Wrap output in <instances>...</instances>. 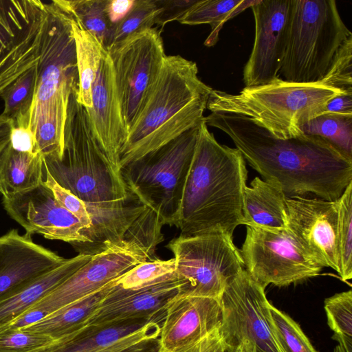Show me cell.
<instances>
[{
	"mask_svg": "<svg viewBox=\"0 0 352 352\" xmlns=\"http://www.w3.org/2000/svg\"><path fill=\"white\" fill-rule=\"evenodd\" d=\"M159 12L156 0H135L128 14L113 25L106 50L138 32L152 28Z\"/></svg>",
	"mask_w": 352,
	"mask_h": 352,
	"instance_id": "d6a6232c",
	"label": "cell"
},
{
	"mask_svg": "<svg viewBox=\"0 0 352 352\" xmlns=\"http://www.w3.org/2000/svg\"><path fill=\"white\" fill-rule=\"evenodd\" d=\"M241 352H247V351H245V350H243V349H242L241 348Z\"/></svg>",
	"mask_w": 352,
	"mask_h": 352,
	"instance_id": "c3c4849f",
	"label": "cell"
},
{
	"mask_svg": "<svg viewBox=\"0 0 352 352\" xmlns=\"http://www.w3.org/2000/svg\"><path fill=\"white\" fill-rule=\"evenodd\" d=\"M43 157L40 153L16 151L8 143L0 151V193L10 198L42 184Z\"/></svg>",
	"mask_w": 352,
	"mask_h": 352,
	"instance_id": "cb8c5ba5",
	"label": "cell"
},
{
	"mask_svg": "<svg viewBox=\"0 0 352 352\" xmlns=\"http://www.w3.org/2000/svg\"><path fill=\"white\" fill-rule=\"evenodd\" d=\"M304 135L318 137L352 161V116L323 113L302 125Z\"/></svg>",
	"mask_w": 352,
	"mask_h": 352,
	"instance_id": "f1b7e54d",
	"label": "cell"
},
{
	"mask_svg": "<svg viewBox=\"0 0 352 352\" xmlns=\"http://www.w3.org/2000/svg\"><path fill=\"white\" fill-rule=\"evenodd\" d=\"M270 310L274 335L281 352H318L294 319L272 305Z\"/></svg>",
	"mask_w": 352,
	"mask_h": 352,
	"instance_id": "836d02e7",
	"label": "cell"
},
{
	"mask_svg": "<svg viewBox=\"0 0 352 352\" xmlns=\"http://www.w3.org/2000/svg\"><path fill=\"white\" fill-rule=\"evenodd\" d=\"M204 122L226 133L250 166L287 197L311 193L336 201L352 182V161L318 137L276 138L248 117L229 113L211 112Z\"/></svg>",
	"mask_w": 352,
	"mask_h": 352,
	"instance_id": "7a4b0ae2",
	"label": "cell"
},
{
	"mask_svg": "<svg viewBox=\"0 0 352 352\" xmlns=\"http://www.w3.org/2000/svg\"><path fill=\"white\" fill-rule=\"evenodd\" d=\"M72 21L54 1L47 3L29 122L43 157H61L69 97L78 86Z\"/></svg>",
	"mask_w": 352,
	"mask_h": 352,
	"instance_id": "5b68a950",
	"label": "cell"
},
{
	"mask_svg": "<svg viewBox=\"0 0 352 352\" xmlns=\"http://www.w3.org/2000/svg\"><path fill=\"white\" fill-rule=\"evenodd\" d=\"M223 343L247 352H281L274 335L265 289L244 269L219 297Z\"/></svg>",
	"mask_w": 352,
	"mask_h": 352,
	"instance_id": "8fae6325",
	"label": "cell"
},
{
	"mask_svg": "<svg viewBox=\"0 0 352 352\" xmlns=\"http://www.w3.org/2000/svg\"><path fill=\"white\" fill-rule=\"evenodd\" d=\"M162 318L68 333L31 352H157Z\"/></svg>",
	"mask_w": 352,
	"mask_h": 352,
	"instance_id": "ffe728a7",
	"label": "cell"
},
{
	"mask_svg": "<svg viewBox=\"0 0 352 352\" xmlns=\"http://www.w3.org/2000/svg\"><path fill=\"white\" fill-rule=\"evenodd\" d=\"M9 143L16 151L28 153H39L36 151L34 135L29 127L12 126Z\"/></svg>",
	"mask_w": 352,
	"mask_h": 352,
	"instance_id": "ab89813d",
	"label": "cell"
},
{
	"mask_svg": "<svg viewBox=\"0 0 352 352\" xmlns=\"http://www.w3.org/2000/svg\"><path fill=\"white\" fill-rule=\"evenodd\" d=\"M212 91L198 77L196 63L180 55H166L151 94L128 132L120 170L198 126Z\"/></svg>",
	"mask_w": 352,
	"mask_h": 352,
	"instance_id": "277c9868",
	"label": "cell"
},
{
	"mask_svg": "<svg viewBox=\"0 0 352 352\" xmlns=\"http://www.w3.org/2000/svg\"><path fill=\"white\" fill-rule=\"evenodd\" d=\"M167 248L173 253L176 274L188 283V294L219 299L228 284L244 269L232 237L223 233L181 236Z\"/></svg>",
	"mask_w": 352,
	"mask_h": 352,
	"instance_id": "9c48e42d",
	"label": "cell"
},
{
	"mask_svg": "<svg viewBox=\"0 0 352 352\" xmlns=\"http://www.w3.org/2000/svg\"><path fill=\"white\" fill-rule=\"evenodd\" d=\"M77 96L78 87L69 97L61 157H43V164L60 186L85 204L91 228L88 243L78 254L93 255L122 241L146 207L128 190L102 151Z\"/></svg>",
	"mask_w": 352,
	"mask_h": 352,
	"instance_id": "6da1fadb",
	"label": "cell"
},
{
	"mask_svg": "<svg viewBox=\"0 0 352 352\" xmlns=\"http://www.w3.org/2000/svg\"><path fill=\"white\" fill-rule=\"evenodd\" d=\"M333 352H345V351L341 346L338 344L335 347Z\"/></svg>",
	"mask_w": 352,
	"mask_h": 352,
	"instance_id": "7dc6e473",
	"label": "cell"
},
{
	"mask_svg": "<svg viewBox=\"0 0 352 352\" xmlns=\"http://www.w3.org/2000/svg\"><path fill=\"white\" fill-rule=\"evenodd\" d=\"M107 52L129 132L142 111L166 56L161 31L152 28L138 32Z\"/></svg>",
	"mask_w": 352,
	"mask_h": 352,
	"instance_id": "30bf717a",
	"label": "cell"
},
{
	"mask_svg": "<svg viewBox=\"0 0 352 352\" xmlns=\"http://www.w3.org/2000/svg\"><path fill=\"white\" fill-rule=\"evenodd\" d=\"M338 205V274L344 281L352 278V182L337 199Z\"/></svg>",
	"mask_w": 352,
	"mask_h": 352,
	"instance_id": "1f68e13d",
	"label": "cell"
},
{
	"mask_svg": "<svg viewBox=\"0 0 352 352\" xmlns=\"http://www.w3.org/2000/svg\"><path fill=\"white\" fill-rule=\"evenodd\" d=\"M78 75L77 100L85 108L92 106L91 91L101 60L107 50L97 38L72 19Z\"/></svg>",
	"mask_w": 352,
	"mask_h": 352,
	"instance_id": "d4e9b609",
	"label": "cell"
},
{
	"mask_svg": "<svg viewBox=\"0 0 352 352\" xmlns=\"http://www.w3.org/2000/svg\"><path fill=\"white\" fill-rule=\"evenodd\" d=\"M245 271L263 288L288 286L318 276L322 267L299 246L287 228L247 226L240 250Z\"/></svg>",
	"mask_w": 352,
	"mask_h": 352,
	"instance_id": "7c38bea8",
	"label": "cell"
},
{
	"mask_svg": "<svg viewBox=\"0 0 352 352\" xmlns=\"http://www.w3.org/2000/svg\"><path fill=\"white\" fill-rule=\"evenodd\" d=\"M320 82L329 87L352 93V34L336 52Z\"/></svg>",
	"mask_w": 352,
	"mask_h": 352,
	"instance_id": "d590c367",
	"label": "cell"
},
{
	"mask_svg": "<svg viewBox=\"0 0 352 352\" xmlns=\"http://www.w3.org/2000/svg\"><path fill=\"white\" fill-rule=\"evenodd\" d=\"M91 100V107L86 110L94 138L113 169L121 173L120 154L127 139L128 130L107 52L101 60L93 84Z\"/></svg>",
	"mask_w": 352,
	"mask_h": 352,
	"instance_id": "d6986e66",
	"label": "cell"
},
{
	"mask_svg": "<svg viewBox=\"0 0 352 352\" xmlns=\"http://www.w3.org/2000/svg\"><path fill=\"white\" fill-rule=\"evenodd\" d=\"M342 92L320 82L297 83L278 77L265 85L245 87L238 94L212 89L206 109L247 116L275 138L285 140L302 135V125L320 115L329 100Z\"/></svg>",
	"mask_w": 352,
	"mask_h": 352,
	"instance_id": "8992f818",
	"label": "cell"
},
{
	"mask_svg": "<svg viewBox=\"0 0 352 352\" xmlns=\"http://www.w3.org/2000/svg\"><path fill=\"white\" fill-rule=\"evenodd\" d=\"M43 183L52 190L58 202L81 223L84 227L82 234L87 239L86 236L91 228V220L84 202L71 192L60 186L45 167Z\"/></svg>",
	"mask_w": 352,
	"mask_h": 352,
	"instance_id": "8d00e7d4",
	"label": "cell"
},
{
	"mask_svg": "<svg viewBox=\"0 0 352 352\" xmlns=\"http://www.w3.org/2000/svg\"><path fill=\"white\" fill-rule=\"evenodd\" d=\"M53 340L47 336L23 329L0 328V352H31Z\"/></svg>",
	"mask_w": 352,
	"mask_h": 352,
	"instance_id": "74e56055",
	"label": "cell"
},
{
	"mask_svg": "<svg viewBox=\"0 0 352 352\" xmlns=\"http://www.w3.org/2000/svg\"><path fill=\"white\" fill-rule=\"evenodd\" d=\"M117 280L71 333L85 334L111 327L162 318L168 302L188 288V281L177 275L138 289L122 288L116 283Z\"/></svg>",
	"mask_w": 352,
	"mask_h": 352,
	"instance_id": "5bb4252c",
	"label": "cell"
},
{
	"mask_svg": "<svg viewBox=\"0 0 352 352\" xmlns=\"http://www.w3.org/2000/svg\"><path fill=\"white\" fill-rule=\"evenodd\" d=\"M13 121L0 116V151L9 143Z\"/></svg>",
	"mask_w": 352,
	"mask_h": 352,
	"instance_id": "f6af8a7d",
	"label": "cell"
},
{
	"mask_svg": "<svg viewBox=\"0 0 352 352\" xmlns=\"http://www.w3.org/2000/svg\"><path fill=\"white\" fill-rule=\"evenodd\" d=\"M92 255L78 254L58 266L0 298V325L30 307L88 262Z\"/></svg>",
	"mask_w": 352,
	"mask_h": 352,
	"instance_id": "603a6c76",
	"label": "cell"
},
{
	"mask_svg": "<svg viewBox=\"0 0 352 352\" xmlns=\"http://www.w3.org/2000/svg\"><path fill=\"white\" fill-rule=\"evenodd\" d=\"M66 258L16 229L0 236V298L62 264Z\"/></svg>",
	"mask_w": 352,
	"mask_h": 352,
	"instance_id": "44dd1931",
	"label": "cell"
},
{
	"mask_svg": "<svg viewBox=\"0 0 352 352\" xmlns=\"http://www.w3.org/2000/svg\"><path fill=\"white\" fill-rule=\"evenodd\" d=\"M221 322L219 299L182 292L165 307L160 324L159 350L182 352L219 329Z\"/></svg>",
	"mask_w": 352,
	"mask_h": 352,
	"instance_id": "ac0fdd59",
	"label": "cell"
},
{
	"mask_svg": "<svg viewBox=\"0 0 352 352\" xmlns=\"http://www.w3.org/2000/svg\"><path fill=\"white\" fill-rule=\"evenodd\" d=\"M7 213L30 234L70 243L78 252L87 243L84 227L42 182L30 190L3 198Z\"/></svg>",
	"mask_w": 352,
	"mask_h": 352,
	"instance_id": "e0dca14e",
	"label": "cell"
},
{
	"mask_svg": "<svg viewBox=\"0 0 352 352\" xmlns=\"http://www.w3.org/2000/svg\"><path fill=\"white\" fill-rule=\"evenodd\" d=\"M53 1L106 50L113 27L107 13L109 0Z\"/></svg>",
	"mask_w": 352,
	"mask_h": 352,
	"instance_id": "83f0119b",
	"label": "cell"
},
{
	"mask_svg": "<svg viewBox=\"0 0 352 352\" xmlns=\"http://www.w3.org/2000/svg\"><path fill=\"white\" fill-rule=\"evenodd\" d=\"M327 323L332 338L345 352H352V291L337 293L324 301Z\"/></svg>",
	"mask_w": 352,
	"mask_h": 352,
	"instance_id": "4dcf8cb0",
	"label": "cell"
},
{
	"mask_svg": "<svg viewBox=\"0 0 352 352\" xmlns=\"http://www.w3.org/2000/svg\"><path fill=\"white\" fill-rule=\"evenodd\" d=\"M175 261L157 259L140 263L120 278L116 283L124 289H138L177 275Z\"/></svg>",
	"mask_w": 352,
	"mask_h": 352,
	"instance_id": "e575fe53",
	"label": "cell"
},
{
	"mask_svg": "<svg viewBox=\"0 0 352 352\" xmlns=\"http://www.w3.org/2000/svg\"><path fill=\"white\" fill-rule=\"evenodd\" d=\"M197 0H156L160 7L155 25L161 28L166 24L179 19Z\"/></svg>",
	"mask_w": 352,
	"mask_h": 352,
	"instance_id": "f35d334b",
	"label": "cell"
},
{
	"mask_svg": "<svg viewBox=\"0 0 352 352\" xmlns=\"http://www.w3.org/2000/svg\"><path fill=\"white\" fill-rule=\"evenodd\" d=\"M47 313L36 308L29 307L10 321L0 325V328L10 329H22L31 325L47 316Z\"/></svg>",
	"mask_w": 352,
	"mask_h": 352,
	"instance_id": "60d3db41",
	"label": "cell"
},
{
	"mask_svg": "<svg viewBox=\"0 0 352 352\" xmlns=\"http://www.w3.org/2000/svg\"><path fill=\"white\" fill-rule=\"evenodd\" d=\"M256 0H197L177 21L184 25L209 24L211 31L204 42L214 46L226 21L234 18Z\"/></svg>",
	"mask_w": 352,
	"mask_h": 352,
	"instance_id": "484cf974",
	"label": "cell"
},
{
	"mask_svg": "<svg viewBox=\"0 0 352 352\" xmlns=\"http://www.w3.org/2000/svg\"><path fill=\"white\" fill-rule=\"evenodd\" d=\"M157 352H161L160 350H158Z\"/></svg>",
	"mask_w": 352,
	"mask_h": 352,
	"instance_id": "681fc988",
	"label": "cell"
},
{
	"mask_svg": "<svg viewBox=\"0 0 352 352\" xmlns=\"http://www.w3.org/2000/svg\"><path fill=\"white\" fill-rule=\"evenodd\" d=\"M351 34L336 1L292 0L287 45L279 72L289 82H320Z\"/></svg>",
	"mask_w": 352,
	"mask_h": 352,
	"instance_id": "52a82bcc",
	"label": "cell"
},
{
	"mask_svg": "<svg viewBox=\"0 0 352 352\" xmlns=\"http://www.w3.org/2000/svg\"><path fill=\"white\" fill-rule=\"evenodd\" d=\"M37 64L11 84L0 98L3 109L0 116L13 121L16 127H29L30 109L36 80Z\"/></svg>",
	"mask_w": 352,
	"mask_h": 352,
	"instance_id": "f546056e",
	"label": "cell"
},
{
	"mask_svg": "<svg viewBox=\"0 0 352 352\" xmlns=\"http://www.w3.org/2000/svg\"><path fill=\"white\" fill-rule=\"evenodd\" d=\"M135 0H109L107 13L110 23L115 25L123 19L132 9Z\"/></svg>",
	"mask_w": 352,
	"mask_h": 352,
	"instance_id": "ee69618b",
	"label": "cell"
},
{
	"mask_svg": "<svg viewBox=\"0 0 352 352\" xmlns=\"http://www.w3.org/2000/svg\"><path fill=\"white\" fill-rule=\"evenodd\" d=\"M323 113L352 116V93L342 92L332 98L325 105Z\"/></svg>",
	"mask_w": 352,
	"mask_h": 352,
	"instance_id": "b9f144b4",
	"label": "cell"
},
{
	"mask_svg": "<svg viewBox=\"0 0 352 352\" xmlns=\"http://www.w3.org/2000/svg\"><path fill=\"white\" fill-rule=\"evenodd\" d=\"M287 230L322 267L339 272L338 201L287 197Z\"/></svg>",
	"mask_w": 352,
	"mask_h": 352,
	"instance_id": "2e32d148",
	"label": "cell"
},
{
	"mask_svg": "<svg viewBox=\"0 0 352 352\" xmlns=\"http://www.w3.org/2000/svg\"><path fill=\"white\" fill-rule=\"evenodd\" d=\"M250 8L255 36L243 68L245 87L265 85L278 78L287 45L292 0H256Z\"/></svg>",
	"mask_w": 352,
	"mask_h": 352,
	"instance_id": "9a60e30c",
	"label": "cell"
},
{
	"mask_svg": "<svg viewBox=\"0 0 352 352\" xmlns=\"http://www.w3.org/2000/svg\"><path fill=\"white\" fill-rule=\"evenodd\" d=\"M199 125L121 168L128 190L164 225L176 224Z\"/></svg>",
	"mask_w": 352,
	"mask_h": 352,
	"instance_id": "ba28073f",
	"label": "cell"
},
{
	"mask_svg": "<svg viewBox=\"0 0 352 352\" xmlns=\"http://www.w3.org/2000/svg\"><path fill=\"white\" fill-rule=\"evenodd\" d=\"M248 170L240 151L220 144L204 121L175 226L181 236L223 233L242 224Z\"/></svg>",
	"mask_w": 352,
	"mask_h": 352,
	"instance_id": "3957f363",
	"label": "cell"
},
{
	"mask_svg": "<svg viewBox=\"0 0 352 352\" xmlns=\"http://www.w3.org/2000/svg\"><path fill=\"white\" fill-rule=\"evenodd\" d=\"M219 352H241V347L230 346L223 343V346Z\"/></svg>",
	"mask_w": 352,
	"mask_h": 352,
	"instance_id": "bcb514c9",
	"label": "cell"
},
{
	"mask_svg": "<svg viewBox=\"0 0 352 352\" xmlns=\"http://www.w3.org/2000/svg\"><path fill=\"white\" fill-rule=\"evenodd\" d=\"M286 199L277 182L256 177L244 190L242 224L271 231L286 229Z\"/></svg>",
	"mask_w": 352,
	"mask_h": 352,
	"instance_id": "7402d4cb",
	"label": "cell"
},
{
	"mask_svg": "<svg viewBox=\"0 0 352 352\" xmlns=\"http://www.w3.org/2000/svg\"><path fill=\"white\" fill-rule=\"evenodd\" d=\"M223 345L219 329L182 352H219Z\"/></svg>",
	"mask_w": 352,
	"mask_h": 352,
	"instance_id": "7bdbcfd3",
	"label": "cell"
},
{
	"mask_svg": "<svg viewBox=\"0 0 352 352\" xmlns=\"http://www.w3.org/2000/svg\"><path fill=\"white\" fill-rule=\"evenodd\" d=\"M117 280L87 298L22 329L47 336L54 340L72 332L98 305L109 286Z\"/></svg>",
	"mask_w": 352,
	"mask_h": 352,
	"instance_id": "4316f807",
	"label": "cell"
},
{
	"mask_svg": "<svg viewBox=\"0 0 352 352\" xmlns=\"http://www.w3.org/2000/svg\"><path fill=\"white\" fill-rule=\"evenodd\" d=\"M46 6L40 0H0V98L36 65Z\"/></svg>",
	"mask_w": 352,
	"mask_h": 352,
	"instance_id": "4fadbf2b",
	"label": "cell"
}]
</instances>
